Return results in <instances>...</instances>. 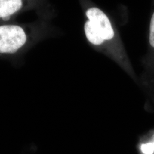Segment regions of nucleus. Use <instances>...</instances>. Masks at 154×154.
Masks as SVG:
<instances>
[{"label": "nucleus", "instance_id": "nucleus-2", "mask_svg": "<svg viewBox=\"0 0 154 154\" xmlns=\"http://www.w3.org/2000/svg\"><path fill=\"white\" fill-rule=\"evenodd\" d=\"M86 16L101 37L104 40H110L114 37V32L108 17L97 8H91L86 11Z\"/></svg>", "mask_w": 154, "mask_h": 154}, {"label": "nucleus", "instance_id": "nucleus-5", "mask_svg": "<svg viewBox=\"0 0 154 154\" xmlns=\"http://www.w3.org/2000/svg\"><path fill=\"white\" fill-rule=\"evenodd\" d=\"M140 150L143 154H154V147L151 142L141 144L140 146Z\"/></svg>", "mask_w": 154, "mask_h": 154}, {"label": "nucleus", "instance_id": "nucleus-4", "mask_svg": "<svg viewBox=\"0 0 154 154\" xmlns=\"http://www.w3.org/2000/svg\"><path fill=\"white\" fill-rule=\"evenodd\" d=\"M85 32L87 38L91 43L99 45L103 42L104 39L101 37L98 32L94 28L92 23L89 21L86 22L85 25Z\"/></svg>", "mask_w": 154, "mask_h": 154}, {"label": "nucleus", "instance_id": "nucleus-3", "mask_svg": "<svg viewBox=\"0 0 154 154\" xmlns=\"http://www.w3.org/2000/svg\"><path fill=\"white\" fill-rule=\"evenodd\" d=\"M20 0H0V18L10 16L22 7Z\"/></svg>", "mask_w": 154, "mask_h": 154}, {"label": "nucleus", "instance_id": "nucleus-6", "mask_svg": "<svg viewBox=\"0 0 154 154\" xmlns=\"http://www.w3.org/2000/svg\"><path fill=\"white\" fill-rule=\"evenodd\" d=\"M149 43L154 48V13L152 17L150 23V33H149Z\"/></svg>", "mask_w": 154, "mask_h": 154}, {"label": "nucleus", "instance_id": "nucleus-7", "mask_svg": "<svg viewBox=\"0 0 154 154\" xmlns=\"http://www.w3.org/2000/svg\"><path fill=\"white\" fill-rule=\"evenodd\" d=\"M9 19H10V16L6 17H4V18H2V20H4V21H8Z\"/></svg>", "mask_w": 154, "mask_h": 154}, {"label": "nucleus", "instance_id": "nucleus-1", "mask_svg": "<svg viewBox=\"0 0 154 154\" xmlns=\"http://www.w3.org/2000/svg\"><path fill=\"white\" fill-rule=\"evenodd\" d=\"M26 35L20 26H0V53H14L25 44Z\"/></svg>", "mask_w": 154, "mask_h": 154}, {"label": "nucleus", "instance_id": "nucleus-8", "mask_svg": "<svg viewBox=\"0 0 154 154\" xmlns=\"http://www.w3.org/2000/svg\"><path fill=\"white\" fill-rule=\"evenodd\" d=\"M151 143H152V146H153V147H154V141L152 142H151Z\"/></svg>", "mask_w": 154, "mask_h": 154}]
</instances>
